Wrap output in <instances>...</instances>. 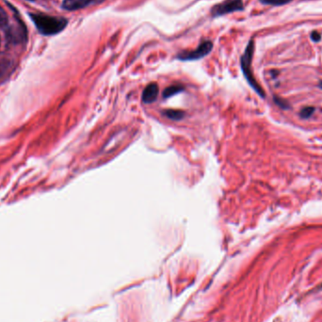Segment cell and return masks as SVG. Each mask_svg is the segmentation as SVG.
Instances as JSON below:
<instances>
[{"label": "cell", "instance_id": "cell-16", "mask_svg": "<svg viewBox=\"0 0 322 322\" xmlns=\"http://www.w3.org/2000/svg\"><path fill=\"white\" fill-rule=\"evenodd\" d=\"M28 1H34V0H28Z\"/></svg>", "mask_w": 322, "mask_h": 322}, {"label": "cell", "instance_id": "cell-10", "mask_svg": "<svg viewBox=\"0 0 322 322\" xmlns=\"http://www.w3.org/2000/svg\"><path fill=\"white\" fill-rule=\"evenodd\" d=\"M292 0H260L261 3L266 5H271V6H282L286 5L287 3L291 2Z\"/></svg>", "mask_w": 322, "mask_h": 322}, {"label": "cell", "instance_id": "cell-13", "mask_svg": "<svg viewBox=\"0 0 322 322\" xmlns=\"http://www.w3.org/2000/svg\"><path fill=\"white\" fill-rule=\"evenodd\" d=\"M311 39L314 41H319L320 39H321V35L317 31H314L311 34Z\"/></svg>", "mask_w": 322, "mask_h": 322}, {"label": "cell", "instance_id": "cell-4", "mask_svg": "<svg viewBox=\"0 0 322 322\" xmlns=\"http://www.w3.org/2000/svg\"><path fill=\"white\" fill-rule=\"evenodd\" d=\"M212 48H213V45L211 41H204L194 51L179 54L177 56V59L180 60H197L208 55L212 50Z\"/></svg>", "mask_w": 322, "mask_h": 322}, {"label": "cell", "instance_id": "cell-8", "mask_svg": "<svg viewBox=\"0 0 322 322\" xmlns=\"http://www.w3.org/2000/svg\"><path fill=\"white\" fill-rule=\"evenodd\" d=\"M182 91H184V88L181 86H170L167 89H165L163 92V97L164 98H169L176 94L181 93Z\"/></svg>", "mask_w": 322, "mask_h": 322}, {"label": "cell", "instance_id": "cell-5", "mask_svg": "<svg viewBox=\"0 0 322 322\" xmlns=\"http://www.w3.org/2000/svg\"><path fill=\"white\" fill-rule=\"evenodd\" d=\"M7 37L9 39V41L12 42H21L24 40L27 39V30L26 27L24 25L23 22H21L19 20L17 27H12L10 30H8Z\"/></svg>", "mask_w": 322, "mask_h": 322}, {"label": "cell", "instance_id": "cell-3", "mask_svg": "<svg viewBox=\"0 0 322 322\" xmlns=\"http://www.w3.org/2000/svg\"><path fill=\"white\" fill-rule=\"evenodd\" d=\"M244 9L242 0H225L223 3L214 7L211 11L213 16H222L231 12H240Z\"/></svg>", "mask_w": 322, "mask_h": 322}, {"label": "cell", "instance_id": "cell-14", "mask_svg": "<svg viewBox=\"0 0 322 322\" xmlns=\"http://www.w3.org/2000/svg\"><path fill=\"white\" fill-rule=\"evenodd\" d=\"M275 99L276 104H278V105L281 106L282 109H287L288 108V105L287 104V102L286 101H284V100H281L280 98H274Z\"/></svg>", "mask_w": 322, "mask_h": 322}, {"label": "cell", "instance_id": "cell-11", "mask_svg": "<svg viewBox=\"0 0 322 322\" xmlns=\"http://www.w3.org/2000/svg\"><path fill=\"white\" fill-rule=\"evenodd\" d=\"M8 15L6 12L4 11V9L0 6V28H4L8 25Z\"/></svg>", "mask_w": 322, "mask_h": 322}, {"label": "cell", "instance_id": "cell-1", "mask_svg": "<svg viewBox=\"0 0 322 322\" xmlns=\"http://www.w3.org/2000/svg\"><path fill=\"white\" fill-rule=\"evenodd\" d=\"M30 17L35 24L37 30L44 35H55L65 30L67 20L65 18L53 17L44 14L30 13Z\"/></svg>", "mask_w": 322, "mask_h": 322}, {"label": "cell", "instance_id": "cell-7", "mask_svg": "<svg viewBox=\"0 0 322 322\" xmlns=\"http://www.w3.org/2000/svg\"><path fill=\"white\" fill-rule=\"evenodd\" d=\"M94 0H65L62 8L67 11L80 10L90 5Z\"/></svg>", "mask_w": 322, "mask_h": 322}, {"label": "cell", "instance_id": "cell-12", "mask_svg": "<svg viewBox=\"0 0 322 322\" xmlns=\"http://www.w3.org/2000/svg\"><path fill=\"white\" fill-rule=\"evenodd\" d=\"M314 112H315V109H314V108L308 106V108H305V109L300 112L299 115H300V117L306 119V118L310 117L311 115L314 113Z\"/></svg>", "mask_w": 322, "mask_h": 322}, {"label": "cell", "instance_id": "cell-2", "mask_svg": "<svg viewBox=\"0 0 322 322\" xmlns=\"http://www.w3.org/2000/svg\"><path fill=\"white\" fill-rule=\"evenodd\" d=\"M253 50H254V45L253 41H250L248 44L245 52L243 54V56L241 57V68L243 71V74L246 77L247 81L252 86L253 90L257 93L261 97H265L263 89L259 86V84L256 82L255 78L253 77L252 75V55H253Z\"/></svg>", "mask_w": 322, "mask_h": 322}, {"label": "cell", "instance_id": "cell-15", "mask_svg": "<svg viewBox=\"0 0 322 322\" xmlns=\"http://www.w3.org/2000/svg\"><path fill=\"white\" fill-rule=\"evenodd\" d=\"M319 88L322 89V81H320V83H319Z\"/></svg>", "mask_w": 322, "mask_h": 322}, {"label": "cell", "instance_id": "cell-9", "mask_svg": "<svg viewBox=\"0 0 322 322\" xmlns=\"http://www.w3.org/2000/svg\"><path fill=\"white\" fill-rule=\"evenodd\" d=\"M163 114L166 117L171 119V120H175V121H179L184 117V113L180 111H173V110L165 111L163 112Z\"/></svg>", "mask_w": 322, "mask_h": 322}, {"label": "cell", "instance_id": "cell-6", "mask_svg": "<svg viewBox=\"0 0 322 322\" xmlns=\"http://www.w3.org/2000/svg\"><path fill=\"white\" fill-rule=\"evenodd\" d=\"M158 96V86L156 83H150L142 93V101L145 104H152Z\"/></svg>", "mask_w": 322, "mask_h": 322}]
</instances>
